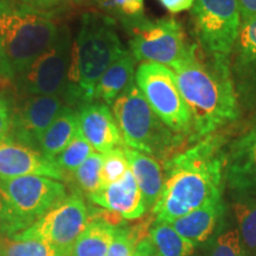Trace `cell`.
Segmentation results:
<instances>
[{
    "label": "cell",
    "instance_id": "5",
    "mask_svg": "<svg viewBox=\"0 0 256 256\" xmlns=\"http://www.w3.org/2000/svg\"><path fill=\"white\" fill-rule=\"evenodd\" d=\"M112 112L128 148L165 162L188 144L159 119L136 81L114 101Z\"/></svg>",
    "mask_w": 256,
    "mask_h": 256
},
{
    "label": "cell",
    "instance_id": "30",
    "mask_svg": "<svg viewBox=\"0 0 256 256\" xmlns=\"http://www.w3.org/2000/svg\"><path fill=\"white\" fill-rule=\"evenodd\" d=\"M144 226L136 229H128L119 226L115 234L114 241L112 243L107 256H134L136 244L142 241Z\"/></svg>",
    "mask_w": 256,
    "mask_h": 256
},
{
    "label": "cell",
    "instance_id": "25",
    "mask_svg": "<svg viewBox=\"0 0 256 256\" xmlns=\"http://www.w3.org/2000/svg\"><path fill=\"white\" fill-rule=\"evenodd\" d=\"M94 152L90 144L78 130L72 142L58 156H56L54 160L66 177V174H74Z\"/></svg>",
    "mask_w": 256,
    "mask_h": 256
},
{
    "label": "cell",
    "instance_id": "10",
    "mask_svg": "<svg viewBox=\"0 0 256 256\" xmlns=\"http://www.w3.org/2000/svg\"><path fill=\"white\" fill-rule=\"evenodd\" d=\"M72 38L70 28L60 25L49 49L14 78L19 96H60L63 100L72 60Z\"/></svg>",
    "mask_w": 256,
    "mask_h": 256
},
{
    "label": "cell",
    "instance_id": "27",
    "mask_svg": "<svg viewBox=\"0 0 256 256\" xmlns=\"http://www.w3.org/2000/svg\"><path fill=\"white\" fill-rule=\"evenodd\" d=\"M0 256H66L58 248L50 243L37 241V240H26V241H11L2 242Z\"/></svg>",
    "mask_w": 256,
    "mask_h": 256
},
{
    "label": "cell",
    "instance_id": "29",
    "mask_svg": "<svg viewBox=\"0 0 256 256\" xmlns=\"http://www.w3.org/2000/svg\"><path fill=\"white\" fill-rule=\"evenodd\" d=\"M130 170L124 147L114 148L104 153L101 168V186L120 180Z\"/></svg>",
    "mask_w": 256,
    "mask_h": 256
},
{
    "label": "cell",
    "instance_id": "38",
    "mask_svg": "<svg viewBox=\"0 0 256 256\" xmlns=\"http://www.w3.org/2000/svg\"><path fill=\"white\" fill-rule=\"evenodd\" d=\"M72 4H76V5H89V4H94L96 2L98 4V0H70Z\"/></svg>",
    "mask_w": 256,
    "mask_h": 256
},
{
    "label": "cell",
    "instance_id": "7",
    "mask_svg": "<svg viewBox=\"0 0 256 256\" xmlns=\"http://www.w3.org/2000/svg\"><path fill=\"white\" fill-rule=\"evenodd\" d=\"M136 83L159 119L190 144L191 116L174 70L162 64L142 62L136 72Z\"/></svg>",
    "mask_w": 256,
    "mask_h": 256
},
{
    "label": "cell",
    "instance_id": "18",
    "mask_svg": "<svg viewBox=\"0 0 256 256\" xmlns=\"http://www.w3.org/2000/svg\"><path fill=\"white\" fill-rule=\"evenodd\" d=\"M130 170L142 191L146 209H153L164 185V174L158 160L145 153L124 147Z\"/></svg>",
    "mask_w": 256,
    "mask_h": 256
},
{
    "label": "cell",
    "instance_id": "37",
    "mask_svg": "<svg viewBox=\"0 0 256 256\" xmlns=\"http://www.w3.org/2000/svg\"><path fill=\"white\" fill-rule=\"evenodd\" d=\"M0 78L11 80V81H14V74H12L11 69H10L8 64L6 63L2 51H0Z\"/></svg>",
    "mask_w": 256,
    "mask_h": 256
},
{
    "label": "cell",
    "instance_id": "31",
    "mask_svg": "<svg viewBox=\"0 0 256 256\" xmlns=\"http://www.w3.org/2000/svg\"><path fill=\"white\" fill-rule=\"evenodd\" d=\"M210 256H244V248L238 230L220 234L211 248Z\"/></svg>",
    "mask_w": 256,
    "mask_h": 256
},
{
    "label": "cell",
    "instance_id": "39",
    "mask_svg": "<svg viewBox=\"0 0 256 256\" xmlns=\"http://www.w3.org/2000/svg\"><path fill=\"white\" fill-rule=\"evenodd\" d=\"M0 248H2V241H0Z\"/></svg>",
    "mask_w": 256,
    "mask_h": 256
},
{
    "label": "cell",
    "instance_id": "36",
    "mask_svg": "<svg viewBox=\"0 0 256 256\" xmlns=\"http://www.w3.org/2000/svg\"><path fill=\"white\" fill-rule=\"evenodd\" d=\"M134 256H156L154 249L152 247V243L148 238H144L136 244Z\"/></svg>",
    "mask_w": 256,
    "mask_h": 256
},
{
    "label": "cell",
    "instance_id": "22",
    "mask_svg": "<svg viewBox=\"0 0 256 256\" xmlns=\"http://www.w3.org/2000/svg\"><path fill=\"white\" fill-rule=\"evenodd\" d=\"M119 226L108 222L104 216L90 218L75 246L72 256H107Z\"/></svg>",
    "mask_w": 256,
    "mask_h": 256
},
{
    "label": "cell",
    "instance_id": "35",
    "mask_svg": "<svg viewBox=\"0 0 256 256\" xmlns=\"http://www.w3.org/2000/svg\"><path fill=\"white\" fill-rule=\"evenodd\" d=\"M241 14V26L256 18V0H238Z\"/></svg>",
    "mask_w": 256,
    "mask_h": 256
},
{
    "label": "cell",
    "instance_id": "2",
    "mask_svg": "<svg viewBox=\"0 0 256 256\" xmlns=\"http://www.w3.org/2000/svg\"><path fill=\"white\" fill-rule=\"evenodd\" d=\"M171 69L191 116L190 145L238 120L230 62L212 58L192 44L188 56Z\"/></svg>",
    "mask_w": 256,
    "mask_h": 256
},
{
    "label": "cell",
    "instance_id": "26",
    "mask_svg": "<svg viewBox=\"0 0 256 256\" xmlns=\"http://www.w3.org/2000/svg\"><path fill=\"white\" fill-rule=\"evenodd\" d=\"M104 154L94 152L72 176L80 191L89 197L101 188V168Z\"/></svg>",
    "mask_w": 256,
    "mask_h": 256
},
{
    "label": "cell",
    "instance_id": "34",
    "mask_svg": "<svg viewBox=\"0 0 256 256\" xmlns=\"http://www.w3.org/2000/svg\"><path fill=\"white\" fill-rule=\"evenodd\" d=\"M158 2L172 14L191 10L194 4V0H158Z\"/></svg>",
    "mask_w": 256,
    "mask_h": 256
},
{
    "label": "cell",
    "instance_id": "3",
    "mask_svg": "<svg viewBox=\"0 0 256 256\" xmlns=\"http://www.w3.org/2000/svg\"><path fill=\"white\" fill-rule=\"evenodd\" d=\"M115 19L100 12H86L72 40L64 104L80 110L94 102L98 80L108 66L127 52Z\"/></svg>",
    "mask_w": 256,
    "mask_h": 256
},
{
    "label": "cell",
    "instance_id": "1",
    "mask_svg": "<svg viewBox=\"0 0 256 256\" xmlns=\"http://www.w3.org/2000/svg\"><path fill=\"white\" fill-rule=\"evenodd\" d=\"M226 150L218 133L198 140L164 162V185L152 214L171 222L222 198Z\"/></svg>",
    "mask_w": 256,
    "mask_h": 256
},
{
    "label": "cell",
    "instance_id": "12",
    "mask_svg": "<svg viewBox=\"0 0 256 256\" xmlns=\"http://www.w3.org/2000/svg\"><path fill=\"white\" fill-rule=\"evenodd\" d=\"M63 106L60 96H20L11 107L8 138L40 151L42 136Z\"/></svg>",
    "mask_w": 256,
    "mask_h": 256
},
{
    "label": "cell",
    "instance_id": "23",
    "mask_svg": "<svg viewBox=\"0 0 256 256\" xmlns=\"http://www.w3.org/2000/svg\"><path fill=\"white\" fill-rule=\"evenodd\" d=\"M232 197L243 248L256 252V191H232Z\"/></svg>",
    "mask_w": 256,
    "mask_h": 256
},
{
    "label": "cell",
    "instance_id": "15",
    "mask_svg": "<svg viewBox=\"0 0 256 256\" xmlns=\"http://www.w3.org/2000/svg\"><path fill=\"white\" fill-rule=\"evenodd\" d=\"M80 132L94 151L104 154L114 148L124 147L122 136L110 106L90 102L78 110Z\"/></svg>",
    "mask_w": 256,
    "mask_h": 256
},
{
    "label": "cell",
    "instance_id": "9",
    "mask_svg": "<svg viewBox=\"0 0 256 256\" xmlns=\"http://www.w3.org/2000/svg\"><path fill=\"white\" fill-rule=\"evenodd\" d=\"M191 17L200 49L212 58L230 62L241 30L238 0H194Z\"/></svg>",
    "mask_w": 256,
    "mask_h": 256
},
{
    "label": "cell",
    "instance_id": "6",
    "mask_svg": "<svg viewBox=\"0 0 256 256\" xmlns=\"http://www.w3.org/2000/svg\"><path fill=\"white\" fill-rule=\"evenodd\" d=\"M66 185L40 176L0 178V234L14 236L66 198Z\"/></svg>",
    "mask_w": 256,
    "mask_h": 256
},
{
    "label": "cell",
    "instance_id": "20",
    "mask_svg": "<svg viewBox=\"0 0 256 256\" xmlns=\"http://www.w3.org/2000/svg\"><path fill=\"white\" fill-rule=\"evenodd\" d=\"M136 60L130 51L112 63L96 84L94 101L112 106L134 82Z\"/></svg>",
    "mask_w": 256,
    "mask_h": 256
},
{
    "label": "cell",
    "instance_id": "16",
    "mask_svg": "<svg viewBox=\"0 0 256 256\" xmlns=\"http://www.w3.org/2000/svg\"><path fill=\"white\" fill-rule=\"evenodd\" d=\"M224 180L230 191H256V124L226 148Z\"/></svg>",
    "mask_w": 256,
    "mask_h": 256
},
{
    "label": "cell",
    "instance_id": "17",
    "mask_svg": "<svg viewBox=\"0 0 256 256\" xmlns=\"http://www.w3.org/2000/svg\"><path fill=\"white\" fill-rule=\"evenodd\" d=\"M92 203L116 214L124 220H136L147 211L142 194L130 170L120 180L101 186L88 197Z\"/></svg>",
    "mask_w": 256,
    "mask_h": 256
},
{
    "label": "cell",
    "instance_id": "19",
    "mask_svg": "<svg viewBox=\"0 0 256 256\" xmlns=\"http://www.w3.org/2000/svg\"><path fill=\"white\" fill-rule=\"evenodd\" d=\"M223 210V202L220 198L168 223L184 238L197 244L206 241L212 235Z\"/></svg>",
    "mask_w": 256,
    "mask_h": 256
},
{
    "label": "cell",
    "instance_id": "21",
    "mask_svg": "<svg viewBox=\"0 0 256 256\" xmlns=\"http://www.w3.org/2000/svg\"><path fill=\"white\" fill-rule=\"evenodd\" d=\"M78 130V110L68 104H64L42 136L40 151L48 158L54 160L72 142Z\"/></svg>",
    "mask_w": 256,
    "mask_h": 256
},
{
    "label": "cell",
    "instance_id": "4",
    "mask_svg": "<svg viewBox=\"0 0 256 256\" xmlns=\"http://www.w3.org/2000/svg\"><path fill=\"white\" fill-rule=\"evenodd\" d=\"M54 17L18 0H0V51L14 78L56 40L60 26Z\"/></svg>",
    "mask_w": 256,
    "mask_h": 256
},
{
    "label": "cell",
    "instance_id": "32",
    "mask_svg": "<svg viewBox=\"0 0 256 256\" xmlns=\"http://www.w3.org/2000/svg\"><path fill=\"white\" fill-rule=\"evenodd\" d=\"M18 2L32 10L52 16L64 12L72 4L70 0H18Z\"/></svg>",
    "mask_w": 256,
    "mask_h": 256
},
{
    "label": "cell",
    "instance_id": "13",
    "mask_svg": "<svg viewBox=\"0 0 256 256\" xmlns=\"http://www.w3.org/2000/svg\"><path fill=\"white\" fill-rule=\"evenodd\" d=\"M230 72L240 108L256 110V18L242 25L230 56Z\"/></svg>",
    "mask_w": 256,
    "mask_h": 256
},
{
    "label": "cell",
    "instance_id": "24",
    "mask_svg": "<svg viewBox=\"0 0 256 256\" xmlns=\"http://www.w3.org/2000/svg\"><path fill=\"white\" fill-rule=\"evenodd\" d=\"M148 238L156 256H191L196 244L184 238L168 222L156 220Z\"/></svg>",
    "mask_w": 256,
    "mask_h": 256
},
{
    "label": "cell",
    "instance_id": "33",
    "mask_svg": "<svg viewBox=\"0 0 256 256\" xmlns=\"http://www.w3.org/2000/svg\"><path fill=\"white\" fill-rule=\"evenodd\" d=\"M11 127V106L8 101L0 94V140L8 136Z\"/></svg>",
    "mask_w": 256,
    "mask_h": 256
},
{
    "label": "cell",
    "instance_id": "14",
    "mask_svg": "<svg viewBox=\"0 0 256 256\" xmlns=\"http://www.w3.org/2000/svg\"><path fill=\"white\" fill-rule=\"evenodd\" d=\"M40 176L55 180H66L55 160L37 150L16 142L10 138L0 140V178Z\"/></svg>",
    "mask_w": 256,
    "mask_h": 256
},
{
    "label": "cell",
    "instance_id": "28",
    "mask_svg": "<svg viewBox=\"0 0 256 256\" xmlns=\"http://www.w3.org/2000/svg\"><path fill=\"white\" fill-rule=\"evenodd\" d=\"M98 5L106 14L119 18L124 25L144 18L145 0H98Z\"/></svg>",
    "mask_w": 256,
    "mask_h": 256
},
{
    "label": "cell",
    "instance_id": "8",
    "mask_svg": "<svg viewBox=\"0 0 256 256\" xmlns=\"http://www.w3.org/2000/svg\"><path fill=\"white\" fill-rule=\"evenodd\" d=\"M130 32V52L139 62L172 66L190 52L186 34L177 19L168 17L150 20L145 17L124 24Z\"/></svg>",
    "mask_w": 256,
    "mask_h": 256
},
{
    "label": "cell",
    "instance_id": "11",
    "mask_svg": "<svg viewBox=\"0 0 256 256\" xmlns=\"http://www.w3.org/2000/svg\"><path fill=\"white\" fill-rule=\"evenodd\" d=\"M89 220V214L81 194H72L31 226L16 234L11 240H37L55 246L66 256H72V248Z\"/></svg>",
    "mask_w": 256,
    "mask_h": 256
}]
</instances>
